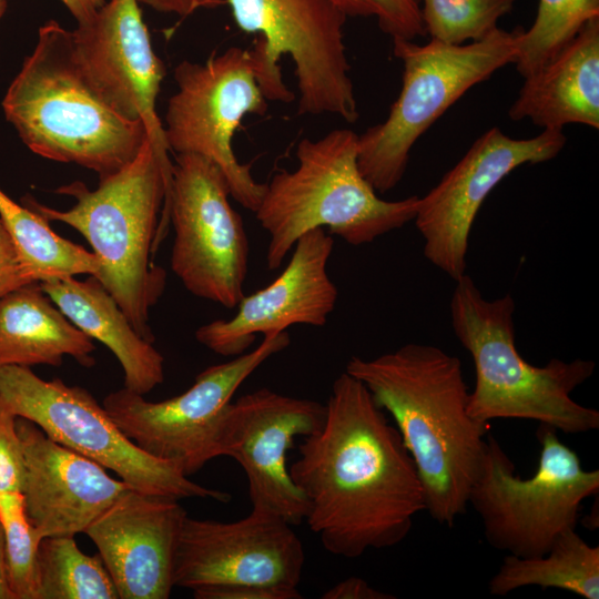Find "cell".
Returning <instances> with one entry per match:
<instances>
[{
    "label": "cell",
    "instance_id": "1",
    "mask_svg": "<svg viewBox=\"0 0 599 599\" xmlns=\"http://www.w3.org/2000/svg\"><path fill=\"white\" fill-rule=\"evenodd\" d=\"M325 408L288 469L307 504L305 521L326 551L348 559L400 544L425 496L398 429L345 370Z\"/></svg>",
    "mask_w": 599,
    "mask_h": 599
},
{
    "label": "cell",
    "instance_id": "2",
    "mask_svg": "<svg viewBox=\"0 0 599 599\" xmlns=\"http://www.w3.org/2000/svg\"><path fill=\"white\" fill-rule=\"evenodd\" d=\"M345 372L390 414L417 468L425 510L453 527L480 475L488 428L468 413L460 361L437 346L408 343L370 359L352 356Z\"/></svg>",
    "mask_w": 599,
    "mask_h": 599
},
{
    "label": "cell",
    "instance_id": "3",
    "mask_svg": "<svg viewBox=\"0 0 599 599\" xmlns=\"http://www.w3.org/2000/svg\"><path fill=\"white\" fill-rule=\"evenodd\" d=\"M2 110L30 151L99 179L132 161L149 138L143 121L122 116L101 97L75 58L72 31L54 20L39 28Z\"/></svg>",
    "mask_w": 599,
    "mask_h": 599
},
{
    "label": "cell",
    "instance_id": "4",
    "mask_svg": "<svg viewBox=\"0 0 599 599\" xmlns=\"http://www.w3.org/2000/svg\"><path fill=\"white\" fill-rule=\"evenodd\" d=\"M171 182L172 165L162 162L148 138L135 158L101 177L95 190L80 181L59 187L58 193L75 200L70 209L55 210L33 199L24 201V206L48 222L64 223L85 237L101 261L94 277L150 343L155 339L150 311L165 285V272L153 264L152 256L159 245V227L167 226Z\"/></svg>",
    "mask_w": 599,
    "mask_h": 599
},
{
    "label": "cell",
    "instance_id": "5",
    "mask_svg": "<svg viewBox=\"0 0 599 599\" xmlns=\"http://www.w3.org/2000/svg\"><path fill=\"white\" fill-rule=\"evenodd\" d=\"M454 282L451 327L470 354L476 375L469 415L486 424L496 418L536 420L572 435L598 429L599 412L571 397L592 376L595 362L552 358L545 366L528 363L516 346L514 297L508 293L487 300L467 274Z\"/></svg>",
    "mask_w": 599,
    "mask_h": 599
},
{
    "label": "cell",
    "instance_id": "6",
    "mask_svg": "<svg viewBox=\"0 0 599 599\" xmlns=\"http://www.w3.org/2000/svg\"><path fill=\"white\" fill-rule=\"evenodd\" d=\"M357 141L358 135L344 128L317 140L303 139L296 167L280 171L266 183L254 214L268 234L270 270L278 268L308 231L327 229L359 246L414 221L419 196L380 199L359 170Z\"/></svg>",
    "mask_w": 599,
    "mask_h": 599
},
{
    "label": "cell",
    "instance_id": "7",
    "mask_svg": "<svg viewBox=\"0 0 599 599\" xmlns=\"http://www.w3.org/2000/svg\"><path fill=\"white\" fill-rule=\"evenodd\" d=\"M519 31L497 28L483 40L459 45L392 39L393 53L404 67L402 90L386 120L357 141L359 170L377 193L400 182L413 145L450 105L515 62Z\"/></svg>",
    "mask_w": 599,
    "mask_h": 599
},
{
    "label": "cell",
    "instance_id": "8",
    "mask_svg": "<svg viewBox=\"0 0 599 599\" xmlns=\"http://www.w3.org/2000/svg\"><path fill=\"white\" fill-rule=\"evenodd\" d=\"M537 438V469L522 479L488 435L483 468L468 497L487 544L521 558L544 556L560 536L575 530L582 501L599 491V470H585L554 427L540 425Z\"/></svg>",
    "mask_w": 599,
    "mask_h": 599
},
{
    "label": "cell",
    "instance_id": "9",
    "mask_svg": "<svg viewBox=\"0 0 599 599\" xmlns=\"http://www.w3.org/2000/svg\"><path fill=\"white\" fill-rule=\"evenodd\" d=\"M236 26L258 37L250 49L267 101L292 102L278 60L295 65L298 114H333L348 123L359 113L344 44L346 16L331 0H226Z\"/></svg>",
    "mask_w": 599,
    "mask_h": 599
},
{
    "label": "cell",
    "instance_id": "10",
    "mask_svg": "<svg viewBox=\"0 0 599 599\" xmlns=\"http://www.w3.org/2000/svg\"><path fill=\"white\" fill-rule=\"evenodd\" d=\"M0 406L39 426L51 439L114 471L132 489L173 499L227 502L231 495L199 485L140 449L83 387L45 380L30 367H0Z\"/></svg>",
    "mask_w": 599,
    "mask_h": 599
},
{
    "label": "cell",
    "instance_id": "11",
    "mask_svg": "<svg viewBox=\"0 0 599 599\" xmlns=\"http://www.w3.org/2000/svg\"><path fill=\"white\" fill-rule=\"evenodd\" d=\"M176 92L169 99L163 131L169 151L197 154L223 172L231 197L255 212L266 183L238 162L232 140L245 115H264L267 100L250 49L232 47L203 63L184 60L174 69Z\"/></svg>",
    "mask_w": 599,
    "mask_h": 599
},
{
    "label": "cell",
    "instance_id": "12",
    "mask_svg": "<svg viewBox=\"0 0 599 599\" xmlns=\"http://www.w3.org/2000/svg\"><path fill=\"white\" fill-rule=\"evenodd\" d=\"M220 167L175 154L165 219L174 230L171 268L193 295L234 308L244 294L250 244Z\"/></svg>",
    "mask_w": 599,
    "mask_h": 599
},
{
    "label": "cell",
    "instance_id": "13",
    "mask_svg": "<svg viewBox=\"0 0 599 599\" xmlns=\"http://www.w3.org/2000/svg\"><path fill=\"white\" fill-rule=\"evenodd\" d=\"M290 343L286 331L264 336L255 349L201 372L181 395L149 402L124 387L109 393L102 406L140 449L189 477L217 457L221 422L237 388Z\"/></svg>",
    "mask_w": 599,
    "mask_h": 599
},
{
    "label": "cell",
    "instance_id": "14",
    "mask_svg": "<svg viewBox=\"0 0 599 599\" xmlns=\"http://www.w3.org/2000/svg\"><path fill=\"white\" fill-rule=\"evenodd\" d=\"M566 142L560 129L544 130L529 139H512L499 128L480 135L419 197L414 222L424 240L426 260L453 281L465 275L473 223L489 193L515 169L554 159Z\"/></svg>",
    "mask_w": 599,
    "mask_h": 599
},
{
    "label": "cell",
    "instance_id": "15",
    "mask_svg": "<svg viewBox=\"0 0 599 599\" xmlns=\"http://www.w3.org/2000/svg\"><path fill=\"white\" fill-rule=\"evenodd\" d=\"M325 405L263 387L231 402L223 415L217 457L227 456L242 467L248 484L252 511L277 516L290 525L305 520L307 504L291 478L286 453L298 436L317 430Z\"/></svg>",
    "mask_w": 599,
    "mask_h": 599
},
{
    "label": "cell",
    "instance_id": "16",
    "mask_svg": "<svg viewBox=\"0 0 599 599\" xmlns=\"http://www.w3.org/2000/svg\"><path fill=\"white\" fill-rule=\"evenodd\" d=\"M305 554L284 519L255 512L236 521L186 516L174 558L173 585L194 590L254 585L297 588Z\"/></svg>",
    "mask_w": 599,
    "mask_h": 599
},
{
    "label": "cell",
    "instance_id": "17",
    "mask_svg": "<svg viewBox=\"0 0 599 599\" xmlns=\"http://www.w3.org/2000/svg\"><path fill=\"white\" fill-rule=\"evenodd\" d=\"M75 58L101 97L122 116L143 121L160 159L172 165L156 99L165 68L154 52L139 0H109L72 31Z\"/></svg>",
    "mask_w": 599,
    "mask_h": 599
},
{
    "label": "cell",
    "instance_id": "18",
    "mask_svg": "<svg viewBox=\"0 0 599 599\" xmlns=\"http://www.w3.org/2000/svg\"><path fill=\"white\" fill-rule=\"evenodd\" d=\"M334 240L324 229L303 234L283 272L267 286L244 295L236 314L195 331L196 341L213 353L238 356L254 343L293 325L322 327L335 309L338 291L327 272Z\"/></svg>",
    "mask_w": 599,
    "mask_h": 599
},
{
    "label": "cell",
    "instance_id": "19",
    "mask_svg": "<svg viewBox=\"0 0 599 599\" xmlns=\"http://www.w3.org/2000/svg\"><path fill=\"white\" fill-rule=\"evenodd\" d=\"M187 514L177 499L128 489L85 534L99 550L120 599H167Z\"/></svg>",
    "mask_w": 599,
    "mask_h": 599
},
{
    "label": "cell",
    "instance_id": "20",
    "mask_svg": "<svg viewBox=\"0 0 599 599\" xmlns=\"http://www.w3.org/2000/svg\"><path fill=\"white\" fill-rule=\"evenodd\" d=\"M26 461V510L40 539L83 534L131 487L90 458L17 417Z\"/></svg>",
    "mask_w": 599,
    "mask_h": 599
},
{
    "label": "cell",
    "instance_id": "21",
    "mask_svg": "<svg viewBox=\"0 0 599 599\" xmlns=\"http://www.w3.org/2000/svg\"><path fill=\"white\" fill-rule=\"evenodd\" d=\"M524 80L508 111L512 121L529 119L544 130L570 123L599 129V17Z\"/></svg>",
    "mask_w": 599,
    "mask_h": 599
},
{
    "label": "cell",
    "instance_id": "22",
    "mask_svg": "<svg viewBox=\"0 0 599 599\" xmlns=\"http://www.w3.org/2000/svg\"><path fill=\"white\" fill-rule=\"evenodd\" d=\"M59 309L91 339L104 344L119 361L124 387L145 395L164 380V357L141 337L98 278L75 276L40 283Z\"/></svg>",
    "mask_w": 599,
    "mask_h": 599
},
{
    "label": "cell",
    "instance_id": "23",
    "mask_svg": "<svg viewBox=\"0 0 599 599\" xmlns=\"http://www.w3.org/2000/svg\"><path fill=\"white\" fill-rule=\"evenodd\" d=\"M94 351L93 339L59 309L39 282L0 297V367L60 366L65 355L91 367Z\"/></svg>",
    "mask_w": 599,
    "mask_h": 599
},
{
    "label": "cell",
    "instance_id": "24",
    "mask_svg": "<svg viewBox=\"0 0 599 599\" xmlns=\"http://www.w3.org/2000/svg\"><path fill=\"white\" fill-rule=\"evenodd\" d=\"M527 586L557 588L585 599L599 598V547L575 530L560 536L544 556L507 555L489 581V592L506 596Z\"/></svg>",
    "mask_w": 599,
    "mask_h": 599
},
{
    "label": "cell",
    "instance_id": "25",
    "mask_svg": "<svg viewBox=\"0 0 599 599\" xmlns=\"http://www.w3.org/2000/svg\"><path fill=\"white\" fill-rule=\"evenodd\" d=\"M0 220L32 282L81 274L98 275L101 261L93 252L58 235L45 219L14 202L1 190Z\"/></svg>",
    "mask_w": 599,
    "mask_h": 599
},
{
    "label": "cell",
    "instance_id": "26",
    "mask_svg": "<svg viewBox=\"0 0 599 599\" xmlns=\"http://www.w3.org/2000/svg\"><path fill=\"white\" fill-rule=\"evenodd\" d=\"M75 536H50L38 547V599H118L99 554L85 555Z\"/></svg>",
    "mask_w": 599,
    "mask_h": 599
},
{
    "label": "cell",
    "instance_id": "27",
    "mask_svg": "<svg viewBox=\"0 0 599 599\" xmlns=\"http://www.w3.org/2000/svg\"><path fill=\"white\" fill-rule=\"evenodd\" d=\"M599 17V0H539L532 26L519 31L515 67L527 78L571 41L586 22Z\"/></svg>",
    "mask_w": 599,
    "mask_h": 599
},
{
    "label": "cell",
    "instance_id": "28",
    "mask_svg": "<svg viewBox=\"0 0 599 599\" xmlns=\"http://www.w3.org/2000/svg\"><path fill=\"white\" fill-rule=\"evenodd\" d=\"M0 521L4 532L6 573L13 599H38L40 538L30 522L20 491H0Z\"/></svg>",
    "mask_w": 599,
    "mask_h": 599
},
{
    "label": "cell",
    "instance_id": "29",
    "mask_svg": "<svg viewBox=\"0 0 599 599\" xmlns=\"http://www.w3.org/2000/svg\"><path fill=\"white\" fill-rule=\"evenodd\" d=\"M514 3L515 0H424L422 14L432 39L459 45L494 32Z\"/></svg>",
    "mask_w": 599,
    "mask_h": 599
},
{
    "label": "cell",
    "instance_id": "30",
    "mask_svg": "<svg viewBox=\"0 0 599 599\" xmlns=\"http://www.w3.org/2000/svg\"><path fill=\"white\" fill-rule=\"evenodd\" d=\"M346 17H375L392 39L427 34L418 0H331Z\"/></svg>",
    "mask_w": 599,
    "mask_h": 599
},
{
    "label": "cell",
    "instance_id": "31",
    "mask_svg": "<svg viewBox=\"0 0 599 599\" xmlns=\"http://www.w3.org/2000/svg\"><path fill=\"white\" fill-rule=\"evenodd\" d=\"M26 461L17 417L0 406V491H23Z\"/></svg>",
    "mask_w": 599,
    "mask_h": 599
},
{
    "label": "cell",
    "instance_id": "32",
    "mask_svg": "<svg viewBox=\"0 0 599 599\" xmlns=\"http://www.w3.org/2000/svg\"><path fill=\"white\" fill-rule=\"evenodd\" d=\"M196 599H301L297 588L254 585L211 586L192 590Z\"/></svg>",
    "mask_w": 599,
    "mask_h": 599
},
{
    "label": "cell",
    "instance_id": "33",
    "mask_svg": "<svg viewBox=\"0 0 599 599\" xmlns=\"http://www.w3.org/2000/svg\"><path fill=\"white\" fill-rule=\"evenodd\" d=\"M29 283L33 282L26 274L14 244L0 220V297Z\"/></svg>",
    "mask_w": 599,
    "mask_h": 599
},
{
    "label": "cell",
    "instance_id": "34",
    "mask_svg": "<svg viewBox=\"0 0 599 599\" xmlns=\"http://www.w3.org/2000/svg\"><path fill=\"white\" fill-rule=\"evenodd\" d=\"M323 599H395L396 597L379 591L359 577H348L326 590Z\"/></svg>",
    "mask_w": 599,
    "mask_h": 599
},
{
    "label": "cell",
    "instance_id": "35",
    "mask_svg": "<svg viewBox=\"0 0 599 599\" xmlns=\"http://www.w3.org/2000/svg\"><path fill=\"white\" fill-rule=\"evenodd\" d=\"M150 8L164 13H174L186 17L199 9H213L226 2V0H139Z\"/></svg>",
    "mask_w": 599,
    "mask_h": 599
},
{
    "label": "cell",
    "instance_id": "36",
    "mask_svg": "<svg viewBox=\"0 0 599 599\" xmlns=\"http://www.w3.org/2000/svg\"><path fill=\"white\" fill-rule=\"evenodd\" d=\"M78 24L89 21L104 4V0H60Z\"/></svg>",
    "mask_w": 599,
    "mask_h": 599
},
{
    "label": "cell",
    "instance_id": "37",
    "mask_svg": "<svg viewBox=\"0 0 599 599\" xmlns=\"http://www.w3.org/2000/svg\"><path fill=\"white\" fill-rule=\"evenodd\" d=\"M0 599H13L6 573L4 532L0 521Z\"/></svg>",
    "mask_w": 599,
    "mask_h": 599
},
{
    "label": "cell",
    "instance_id": "38",
    "mask_svg": "<svg viewBox=\"0 0 599 599\" xmlns=\"http://www.w3.org/2000/svg\"><path fill=\"white\" fill-rule=\"evenodd\" d=\"M7 9V0H0V19L4 14Z\"/></svg>",
    "mask_w": 599,
    "mask_h": 599
}]
</instances>
